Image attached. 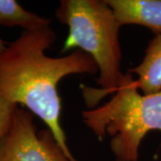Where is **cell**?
Masks as SVG:
<instances>
[{
	"label": "cell",
	"mask_w": 161,
	"mask_h": 161,
	"mask_svg": "<svg viewBox=\"0 0 161 161\" xmlns=\"http://www.w3.org/2000/svg\"><path fill=\"white\" fill-rule=\"evenodd\" d=\"M122 26L140 25L161 34V0H106Z\"/></svg>",
	"instance_id": "cell-5"
},
{
	"label": "cell",
	"mask_w": 161,
	"mask_h": 161,
	"mask_svg": "<svg viewBox=\"0 0 161 161\" xmlns=\"http://www.w3.org/2000/svg\"><path fill=\"white\" fill-rule=\"evenodd\" d=\"M116 161H125V160H120V159H116Z\"/></svg>",
	"instance_id": "cell-10"
},
{
	"label": "cell",
	"mask_w": 161,
	"mask_h": 161,
	"mask_svg": "<svg viewBox=\"0 0 161 161\" xmlns=\"http://www.w3.org/2000/svg\"><path fill=\"white\" fill-rule=\"evenodd\" d=\"M6 42L2 39H0V56L4 53V51L6 50Z\"/></svg>",
	"instance_id": "cell-9"
},
{
	"label": "cell",
	"mask_w": 161,
	"mask_h": 161,
	"mask_svg": "<svg viewBox=\"0 0 161 161\" xmlns=\"http://www.w3.org/2000/svg\"><path fill=\"white\" fill-rule=\"evenodd\" d=\"M51 20L27 11L15 0H0V26L35 31L49 26Z\"/></svg>",
	"instance_id": "cell-7"
},
{
	"label": "cell",
	"mask_w": 161,
	"mask_h": 161,
	"mask_svg": "<svg viewBox=\"0 0 161 161\" xmlns=\"http://www.w3.org/2000/svg\"><path fill=\"white\" fill-rule=\"evenodd\" d=\"M132 74L127 73L114 97L103 106L82 112L88 128L103 141L112 137L110 148L116 159L138 161L139 149L151 131H161V91L141 94Z\"/></svg>",
	"instance_id": "cell-3"
},
{
	"label": "cell",
	"mask_w": 161,
	"mask_h": 161,
	"mask_svg": "<svg viewBox=\"0 0 161 161\" xmlns=\"http://www.w3.org/2000/svg\"><path fill=\"white\" fill-rule=\"evenodd\" d=\"M56 16L69 28L61 53L78 48L98 65L101 89L80 86L86 106L92 108L108 94L115 93L124 78L118 37L121 25L106 0H62Z\"/></svg>",
	"instance_id": "cell-2"
},
{
	"label": "cell",
	"mask_w": 161,
	"mask_h": 161,
	"mask_svg": "<svg viewBox=\"0 0 161 161\" xmlns=\"http://www.w3.org/2000/svg\"><path fill=\"white\" fill-rule=\"evenodd\" d=\"M137 75L134 85L143 94H153L161 91V34L155 35L145 49L140 64L128 70Z\"/></svg>",
	"instance_id": "cell-6"
},
{
	"label": "cell",
	"mask_w": 161,
	"mask_h": 161,
	"mask_svg": "<svg viewBox=\"0 0 161 161\" xmlns=\"http://www.w3.org/2000/svg\"><path fill=\"white\" fill-rule=\"evenodd\" d=\"M34 115L16 108L9 131L0 142V161H72L49 129L38 130Z\"/></svg>",
	"instance_id": "cell-4"
},
{
	"label": "cell",
	"mask_w": 161,
	"mask_h": 161,
	"mask_svg": "<svg viewBox=\"0 0 161 161\" xmlns=\"http://www.w3.org/2000/svg\"><path fill=\"white\" fill-rule=\"evenodd\" d=\"M56 40L55 31L46 26L23 31L9 43L0 56V95L40 118L70 159L77 161L68 148L60 122L58 83L69 75H96L98 68L94 59L80 49L61 58L47 57L45 52Z\"/></svg>",
	"instance_id": "cell-1"
},
{
	"label": "cell",
	"mask_w": 161,
	"mask_h": 161,
	"mask_svg": "<svg viewBox=\"0 0 161 161\" xmlns=\"http://www.w3.org/2000/svg\"><path fill=\"white\" fill-rule=\"evenodd\" d=\"M17 107L0 95V142L10 129L14 114Z\"/></svg>",
	"instance_id": "cell-8"
}]
</instances>
